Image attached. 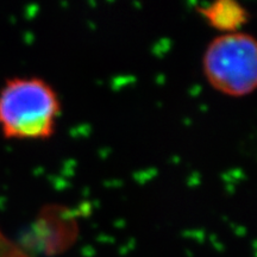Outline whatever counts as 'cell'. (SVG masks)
<instances>
[{"instance_id":"obj_1","label":"cell","mask_w":257,"mask_h":257,"mask_svg":"<svg viewBox=\"0 0 257 257\" xmlns=\"http://www.w3.org/2000/svg\"><path fill=\"white\" fill-rule=\"evenodd\" d=\"M60 113L59 94L44 79L16 76L0 88V130L8 140L50 138Z\"/></svg>"},{"instance_id":"obj_3","label":"cell","mask_w":257,"mask_h":257,"mask_svg":"<svg viewBox=\"0 0 257 257\" xmlns=\"http://www.w3.org/2000/svg\"><path fill=\"white\" fill-rule=\"evenodd\" d=\"M198 11L220 34L239 31L249 19L248 10L236 0H217L200 6Z\"/></svg>"},{"instance_id":"obj_2","label":"cell","mask_w":257,"mask_h":257,"mask_svg":"<svg viewBox=\"0 0 257 257\" xmlns=\"http://www.w3.org/2000/svg\"><path fill=\"white\" fill-rule=\"evenodd\" d=\"M202 73L213 89L240 98L257 86V42L251 34L234 31L219 34L202 54Z\"/></svg>"}]
</instances>
